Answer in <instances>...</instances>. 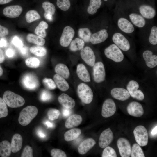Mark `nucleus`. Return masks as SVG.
<instances>
[{"instance_id": "1", "label": "nucleus", "mask_w": 157, "mask_h": 157, "mask_svg": "<svg viewBox=\"0 0 157 157\" xmlns=\"http://www.w3.org/2000/svg\"><path fill=\"white\" fill-rule=\"evenodd\" d=\"M114 25L120 31L129 37H134L135 27L122 10H116L113 13Z\"/></svg>"}, {"instance_id": "2", "label": "nucleus", "mask_w": 157, "mask_h": 157, "mask_svg": "<svg viewBox=\"0 0 157 157\" xmlns=\"http://www.w3.org/2000/svg\"><path fill=\"white\" fill-rule=\"evenodd\" d=\"M112 41L122 51L127 52L131 48V39L129 37L119 30L113 24L110 36Z\"/></svg>"}, {"instance_id": "3", "label": "nucleus", "mask_w": 157, "mask_h": 157, "mask_svg": "<svg viewBox=\"0 0 157 157\" xmlns=\"http://www.w3.org/2000/svg\"><path fill=\"white\" fill-rule=\"evenodd\" d=\"M122 10L133 24L140 31L145 28L152 21L148 20L134 9Z\"/></svg>"}, {"instance_id": "4", "label": "nucleus", "mask_w": 157, "mask_h": 157, "mask_svg": "<svg viewBox=\"0 0 157 157\" xmlns=\"http://www.w3.org/2000/svg\"><path fill=\"white\" fill-rule=\"evenodd\" d=\"M38 113V110L34 106H28L20 112L18 118L20 124L25 126L29 124L36 116Z\"/></svg>"}, {"instance_id": "5", "label": "nucleus", "mask_w": 157, "mask_h": 157, "mask_svg": "<svg viewBox=\"0 0 157 157\" xmlns=\"http://www.w3.org/2000/svg\"><path fill=\"white\" fill-rule=\"evenodd\" d=\"M3 99L9 107L12 108L22 106L25 103V100L22 97L9 90L4 92Z\"/></svg>"}, {"instance_id": "6", "label": "nucleus", "mask_w": 157, "mask_h": 157, "mask_svg": "<svg viewBox=\"0 0 157 157\" xmlns=\"http://www.w3.org/2000/svg\"><path fill=\"white\" fill-rule=\"evenodd\" d=\"M140 36L147 38L149 42L152 45L157 44V26L151 22L143 30L140 31Z\"/></svg>"}, {"instance_id": "7", "label": "nucleus", "mask_w": 157, "mask_h": 157, "mask_svg": "<svg viewBox=\"0 0 157 157\" xmlns=\"http://www.w3.org/2000/svg\"><path fill=\"white\" fill-rule=\"evenodd\" d=\"M104 53L107 58L115 62H122L124 57L122 51L114 43L110 44L105 49Z\"/></svg>"}, {"instance_id": "8", "label": "nucleus", "mask_w": 157, "mask_h": 157, "mask_svg": "<svg viewBox=\"0 0 157 157\" xmlns=\"http://www.w3.org/2000/svg\"><path fill=\"white\" fill-rule=\"evenodd\" d=\"M78 96L84 103L88 104L90 103L93 99V93L91 88L87 84L84 83L79 84L77 88Z\"/></svg>"}, {"instance_id": "9", "label": "nucleus", "mask_w": 157, "mask_h": 157, "mask_svg": "<svg viewBox=\"0 0 157 157\" xmlns=\"http://www.w3.org/2000/svg\"><path fill=\"white\" fill-rule=\"evenodd\" d=\"M113 24L105 28H102L92 34L90 41L93 44L101 43L110 36V30Z\"/></svg>"}, {"instance_id": "10", "label": "nucleus", "mask_w": 157, "mask_h": 157, "mask_svg": "<svg viewBox=\"0 0 157 157\" xmlns=\"http://www.w3.org/2000/svg\"><path fill=\"white\" fill-rule=\"evenodd\" d=\"M133 134L136 142L140 146H144L147 144L148 134L144 126L142 125L137 126L134 130Z\"/></svg>"}, {"instance_id": "11", "label": "nucleus", "mask_w": 157, "mask_h": 157, "mask_svg": "<svg viewBox=\"0 0 157 157\" xmlns=\"http://www.w3.org/2000/svg\"><path fill=\"white\" fill-rule=\"evenodd\" d=\"M21 83L24 88L30 90L35 89L39 85L37 77L34 74L31 73H27L23 76Z\"/></svg>"}, {"instance_id": "12", "label": "nucleus", "mask_w": 157, "mask_h": 157, "mask_svg": "<svg viewBox=\"0 0 157 157\" xmlns=\"http://www.w3.org/2000/svg\"><path fill=\"white\" fill-rule=\"evenodd\" d=\"M139 88L138 83L134 80L130 81L127 86V90L131 97L139 100H142L144 99V96L143 92L138 89Z\"/></svg>"}, {"instance_id": "13", "label": "nucleus", "mask_w": 157, "mask_h": 157, "mask_svg": "<svg viewBox=\"0 0 157 157\" xmlns=\"http://www.w3.org/2000/svg\"><path fill=\"white\" fill-rule=\"evenodd\" d=\"M116 111V106L114 101L111 99H108L104 102L102 108L101 115L105 118L113 115Z\"/></svg>"}, {"instance_id": "14", "label": "nucleus", "mask_w": 157, "mask_h": 157, "mask_svg": "<svg viewBox=\"0 0 157 157\" xmlns=\"http://www.w3.org/2000/svg\"><path fill=\"white\" fill-rule=\"evenodd\" d=\"M75 34L73 29L69 26L65 27L60 39V43L63 47L68 46L71 42Z\"/></svg>"}, {"instance_id": "15", "label": "nucleus", "mask_w": 157, "mask_h": 157, "mask_svg": "<svg viewBox=\"0 0 157 157\" xmlns=\"http://www.w3.org/2000/svg\"><path fill=\"white\" fill-rule=\"evenodd\" d=\"M93 75L94 81L99 83L105 79L106 73L103 63L98 62L95 63L93 68Z\"/></svg>"}, {"instance_id": "16", "label": "nucleus", "mask_w": 157, "mask_h": 157, "mask_svg": "<svg viewBox=\"0 0 157 157\" xmlns=\"http://www.w3.org/2000/svg\"><path fill=\"white\" fill-rule=\"evenodd\" d=\"M81 56L83 61L88 65L93 67L95 63V56L92 49L86 46L81 50Z\"/></svg>"}, {"instance_id": "17", "label": "nucleus", "mask_w": 157, "mask_h": 157, "mask_svg": "<svg viewBox=\"0 0 157 157\" xmlns=\"http://www.w3.org/2000/svg\"><path fill=\"white\" fill-rule=\"evenodd\" d=\"M119 153L122 157H129L131 152V147L129 141L126 139L121 138L117 142Z\"/></svg>"}, {"instance_id": "18", "label": "nucleus", "mask_w": 157, "mask_h": 157, "mask_svg": "<svg viewBox=\"0 0 157 157\" xmlns=\"http://www.w3.org/2000/svg\"><path fill=\"white\" fill-rule=\"evenodd\" d=\"M113 134L110 128L104 130L99 137V144L102 148H104L108 146L113 139Z\"/></svg>"}, {"instance_id": "19", "label": "nucleus", "mask_w": 157, "mask_h": 157, "mask_svg": "<svg viewBox=\"0 0 157 157\" xmlns=\"http://www.w3.org/2000/svg\"><path fill=\"white\" fill-rule=\"evenodd\" d=\"M127 111L130 115L136 117L141 116L144 113L142 105L136 101H132L129 103L127 107Z\"/></svg>"}, {"instance_id": "20", "label": "nucleus", "mask_w": 157, "mask_h": 157, "mask_svg": "<svg viewBox=\"0 0 157 157\" xmlns=\"http://www.w3.org/2000/svg\"><path fill=\"white\" fill-rule=\"evenodd\" d=\"M22 10V7L19 5H11L5 7L3 10V13L7 17L15 18L19 16Z\"/></svg>"}, {"instance_id": "21", "label": "nucleus", "mask_w": 157, "mask_h": 157, "mask_svg": "<svg viewBox=\"0 0 157 157\" xmlns=\"http://www.w3.org/2000/svg\"><path fill=\"white\" fill-rule=\"evenodd\" d=\"M142 57L146 65L149 67L153 68L157 65V56L153 54V52L149 50L144 51Z\"/></svg>"}, {"instance_id": "22", "label": "nucleus", "mask_w": 157, "mask_h": 157, "mask_svg": "<svg viewBox=\"0 0 157 157\" xmlns=\"http://www.w3.org/2000/svg\"><path fill=\"white\" fill-rule=\"evenodd\" d=\"M111 94L114 98L122 101L128 99L130 96L127 90L121 88H113L111 90Z\"/></svg>"}, {"instance_id": "23", "label": "nucleus", "mask_w": 157, "mask_h": 157, "mask_svg": "<svg viewBox=\"0 0 157 157\" xmlns=\"http://www.w3.org/2000/svg\"><path fill=\"white\" fill-rule=\"evenodd\" d=\"M58 100L63 107L71 109L75 105L74 99L65 93H62L59 96Z\"/></svg>"}, {"instance_id": "24", "label": "nucleus", "mask_w": 157, "mask_h": 157, "mask_svg": "<svg viewBox=\"0 0 157 157\" xmlns=\"http://www.w3.org/2000/svg\"><path fill=\"white\" fill-rule=\"evenodd\" d=\"M96 142L92 138H89L83 140L78 148L79 153L82 155L86 153L95 144Z\"/></svg>"}, {"instance_id": "25", "label": "nucleus", "mask_w": 157, "mask_h": 157, "mask_svg": "<svg viewBox=\"0 0 157 157\" xmlns=\"http://www.w3.org/2000/svg\"><path fill=\"white\" fill-rule=\"evenodd\" d=\"M76 73L79 78L85 82L90 81V77L89 73L85 66L82 64L78 65Z\"/></svg>"}, {"instance_id": "26", "label": "nucleus", "mask_w": 157, "mask_h": 157, "mask_svg": "<svg viewBox=\"0 0 157 157\" xmlns=\"http://www.w3.org/2000/svg\"><path fill=\"white\" fill-rule=\"evenodd\" d=\"M82 121V117L80 115L74 114L69 117L65 123V126L67 128H71L79 126Z\"/></svg>"}, {"instance_id": "27", "label": "nucleus", "mask_w": 157, "mask_h": 157, "mask_svg": "<svg viewBox=\"0 0 157 157\" xmlns=\"http://www.w3.org/2000/svg\"><path fill=\"white\" fill-rule=\"evenodd\" d=\"M22 144V138L20 135L16 134L13 136L11 144V151L15 153L21 149Z\"/></svg>"}, {"instance_id": "28", "label": "nucleus", "mask_w": 157, "mask_h": 157, "mask_svg": "<svg viewBox=\"0 0 157 157\" xmlns=\"http://www.w3.org/2000/svg\"><path fill=\"white\" fill-rule=\"evenodd\" d=\"M53 79L56 85L61 90L65 91L67 90L69 86L68 83L64 78L57 74L53 76Z\"/></svg>"}, {"instance_id": "29", "label": "nucleus", "mask_w": 157, "mask_h": 157, "mask_svg": "<svg viewBox=\"0 0 157 157\" xmlns=\"http://www.w3.org/2000/svg\"><path fill=\"white\" fill-rule=\"evenodd\" d=\"M11 145L8 141L4 140L0 142V156L8 157L11 154Z\"/></svg>"}, {"instance_id": "30", "label": "nucleus", "mask_w": 157, "mask_h": 157, "mask_svg": "<svg viewBox=\"0 0 157 157\" xmlns=\"http://www.w3.org/2000/svg\"><path fill=\"white\" fill-rule=\"evenodd\" d=\"M81 133V130L79 129L73 128L67 131L64 134L65 140L70 141L75 140Z\"/></svg>"}, {"instance_id": "31", "label": "nucleus", "mask_w": 157, "mask_h": 157, "mask_svg": "<svg viewBox=\"0 0 157 157\" xmlns=\"http://www.w3.org/2000/svg\"><path fill=\"white\" fill-rule=\"evenodd\" d=\"M55 72L64 78H67L70 75V72L68 67L62 63L58 64L55 68Z\"/></svg>"}, {"instance_id": "32", "label": "nucleus", "mask_w": 157, "mask_h": 157, "mask_svg": "<svg viewBox=\"0 0 157 157\" xmlns=\"http://www.w3.org/2000/svg\"><path fill=\"white\" fill-rule=\"evenodd\" d=\"M27 41L38 46H43L45 42V40L42 37L33 34H29L26 36Z\"/></svg>"}, {"instance_id": "33", "label": "nucleus", "mask_w": 157, "mask_h": 157, "mask_svg": "<svg viewBox=\"0 0 157 157\" xmlns=\"http://www.w3.org/2000/svg\"><path fill=\"white\" fill-rule=\"evenodd\" d=\"M102 4L101 0H90V3L87 9L88 13L94 15L97 12Z\"/></svg>"}, {"instance_id": "34", "label": "nucleus", "mask_w": 157, "mask_h": 157, "mask_svg": "<svg viewBox=\"0 0 157 157\" xmlns=\"http://www.w3.org/2000/svg\"><path fill=\"white\" fill-rule=\"evenodd\" d=\"M48 28V24L44 21H42L36 27L35 33L38 35L45 38L47 35L45 30Z\"/></svg>"}, {"instance_id": "35", "label": "nucleus", "mask_w": 157, "mask_h": 157, "mask_svg": "<svg viewBox=\"0 0 157 157\" xmlns=\"http://www.w3.org/2000/svg\"><path fill=\"white\" fill-rule=\"evenodd\" d=\"M84 42L82 40L76 38L71 42L70 49L73 51L81 50L84 48Z\"/></svg>"}, {"instance_id": "36", "label": "nucleus", "mask_w": 157, "mask_h": 157, "mask_svg": "<svg viewBox=\"0 0 157 157\" xmlns=\"http://www.w3.org/2000/svg\"><path fill=\"white\" fill-rule=\"evenodd\" d=\"M92 34L90 30L88 28H81L78 30V35L79 37L86 42H90Z\"/></svg>"}, {"instance_id": "37", "label": "nucleus", "mask_w": 157, "mask_h": 157, "mask_svg": "<svg viewBox=\"0 0 157 157\" xmlns=\"http://www.w3.org/2000/svg\"><path fill=\"white\" fill-rule=\"evenodd\" d=\"M40 16L38 12L34 10H31L28 11L25 15L26 21L28 23L40 19Z\"/></svg>"}, {"instance_id": "38", "label": "nucleus", "mask_w": 157, "mask_h": 157, "mask_svg": "<svg viewBox=\"0 0 157 157\" xmlns=\"http://www.w3.org/2000/svg\"><path fill=\"white\" fill-rule=\"evenodd\" d=\"M29 50L31 53L38 56H45L47 53L46 49L44 47L40 46L31 47Z\"/></svg>"}, {"instance_id": "39", "label": "nucleus", "mask_w": 157, "mask_h": 157, "mask_svg": "<svg viewBox=\"0 0 157 157\" xmlns=\"http://www.w3.org/2000/svg\"><path fill=\"white\" fill-rule=\"evenodd\" d=\"M131 157H144V152L140 146L137 144H134L131 149Z\"/></svg>"}, {"instance_id": "40", "label": "nucleus", "mask_w": 157, "mask_h": 157, "mask_svg": "<svg viewBox=\"0 0 157 157\" xmlns=\"http://www.w3.org/2000/svg\"><path fill=\"white\" fill-rule=\"evenodd\" d=\"M42 6L44 10V13L49 14L52 15L54 14L56 8L53 3L45 1L42 3Z\"/></svg>"}, {"instance_id": "41", "label": "nucleus", "mask_w": 157, "mask_h": 157, "mask_svg": "<svg viewBox=\"0 0 157 157\" xmlns=\"http://www.w3.org/2000/svg\"><path fill=\"white\" fill-rule=\"evenodd\" d=\"M26 65L31 68H37L40 65L39 60L34 57H30L27 58L25 61Z\"/></svg>"}, {"instance_id": "42", "label": "nucleus", "mask_w": 157, "mask_h": 157, "mask_svg": "<svg viewBox=\"0 0 157 157\" xmlns=\"http://www.w3.org/2000/svg\"><path fill=\"white\" fill-rule=\"evenodd\" d=\"M102 157H117V155L115 150L110 146L105 147L102 155Z\"/></svg>"}, {"instance_id": "43", "label": "nucleus", "mask_w": 157, "mask_h": 157, "mask_svg": "<svg viewBox=\"0 0 157 157\" xmlns=\"http://www.w3.org/2000/svg\"><path fill=\"white\" fill-rule=\"evenodd\" d=\"M8 111L6 104L3 99L0 97V118L6 117Z\"/></svg>"}, {"instance_id": "44", "label": "nucleus", "mask_w": 157, "mask_h": 157, "mask_svg": "<svg viewBox=\"0 0 157 157\" xmlns=\"http://www.w3.org/2000/svg\"><path fill=\"white\" fill-rule=\"evenodd\" d=\"M56 4L58 7L63 11L67 10L70 6L69 0H57Z\"/></svg>"}, {"instance_id": "45", "label": "nucleus", "mask_w": 157, "mask_h": 157, "mask_svg": "<svg viewBox=\"0 0 157 157\" xmlns=\"http://www.w3.org/2000/svg\"><path fill=\"white\" fill-rule=\"evenodd\" d=\"M60 115V111L56 109H51L47 113V115L48 119L51 121L57 119Z\"/></svg>"}, {"instance_id": "46", "label": "nucleus", "mask_w": 157, "mask_h": 157, "mask_svg": "<svg viewBox=\"0 0 157 157\" xmlns=\"http://www.w3.org/2000/svg\"><path fill=\"white\" fill-rule=\"evenodd\" d=\"M42 82L45 86L49 89L53 90L56 88L55 82L50 78H45L43 80Z\"/></svg>"}, {"instance_id": "47", "label": "nucleus", "mask_w": 157, "mask_h": 157, "mask_svg": "<svg viewBox=\"0 0 157 157\" xmlns=\"http://www.w3.org/2000/svg\"><path fill=\"white\" fill-rule=\"evenodd\" d=\"M51 154L53 157H66L67 155L65 153L58 149H53L51 151Z\"/></svg>"}, {"instance_id": "48", "label": "nucleus", "mask_w": 157, "mask_h": 157, "mask_svg": "<svg viewBox=\"0 0 157 157\" xmlns=\"http://www.w3.org/2000/svg\"><path fill=\"white\" fill-rule=\"evenodd\" d=\"M52 98L51 93L48 91L44 90L40 95V99L43 101H47L50 100Z\"/></svg>"}, {"instance_id": "49", "label": "nucleus", "mask_w": 157, "mask_h": 157, "mask_svg": "<svg viewBox=\"0 0 157 157\" xmlns=\"http://www.w3.org/2000/svg\"><path fill=\"white\" fill-rule=\"evenodd\" d=\"M21 157H33V149L29 146H26L24 149L21 154Z\"/></svg>"}, {"instance_id": "50", "label": "nucleus", "mask_w": 157, "mask_h": 157, "mask_svg": "<svg viewBox=\"0 0 157 157\" xmlns=\"http://www.w3.org/2000/svg\"><path fill=\"white\" fill-rule=\"evenodd\" d=\"M12 43L16 47L19 48L23 46L22 41L16 36L13 37L12 40Z\"/></svg>"}, {"instance_id": "51", "label": "nucleus", "mask_w": 157, "mask_h": 157, "mask_svg": "<svg viewBox=\"0 0 157 157\" xmlns=\"http://www.w3.org/2000/svg\"><path fill=\"white\" fill-rule=\"evenodd\" d=\"M6 54L8 58H13L15 55V50L13 48H8L6 51Z\"/></svg>"}, {"instance_id": "52", "label": "nucleus", "mask_w": 157, "mask_h": 157, "mask_svg": "<svg viewBox=\"0 0 157 157\" xmlns=\"http://www.w3.org/2000/svg\"><path fill=\"white\" fill-rule=\"evenodd\" d=\"M9 33L8 29L6 27L0 24V37H3L7 35Z\"/></svg>"}, {"instance_id": "53", "label": "nucleus", "mask_w": 157, "mask_h": 157, "mask_svg": "<svg viewBox=\"0 0 157 157\" xmlns=\"http://www.w3.org/2000/svg\"><path fill=\"white\" fill-rule=\"evenodd\" d=\"M21 54L23 56H26L28 53V49L25 46H23L19 48Z\"/></svg>"}, {"instance_id": "54", "label": "nucleus", "mask_w": 157, "mask_h": 157, "mask_svg": "<svg viewBox=\"0 0 157 157\" xmlns=\"http://www.w3.org/2000/svg\"><path fill=\"white\" fill-rule=\"evenodd\" d=\"M70 109L64 108L62 110V115L63 117H66L69 116L71 113Z\"/></svg>"}, {"instance_id": "55", "label": "nucleus", "mask_w": 157, "mask_h": 157, "mask_svg": "<svg viewBox=\"0 0 157 157\" xmlns=\"http://www.w3.org/2000/svg\"><path fill=\"white\" fill-rule=\"evenodd\" d=\"M37 134L40 138H44L46 137V135L44 131L41 129H38L37 131Z\"/></svg>"}, {"instance_id": "56", "label": "nucleus", "mask_w": 157, "mask_h": 157, "mask_svg": "<svg viewBox=\"0 0 157 157\" xmlns=\"http://www.w3.org/2000/svg\"><path fill=\"white\" fill-rule=\"evenodd\" d=\"M7 44V42L6 40L2 38L0 40V47H5Z\"/></svg>"}, {"instance_id": "57", "label": "nucleus", "mask_w": 157, "mask_h": 157, "mask_svg": "<svg viewBox=\"0 0 157 157\" xmlns=\"http://www.w3.org/2000/svg\"><path fill=\"white\" fill-rule=\"evenodd\" d=\"M44 124L48 128H52L54 126L53 123L49 121H45Z\"/></svg>"}, {"instance_id": "58", "label": "nucleus", "mask_w": 157, "mask_h": 157, "mask_svg": "<svg viewBox=\"0 0 157 157\" xmlns=\"http://www.w3.org/2000/svg\"><path fill=\"white\" fill-rule=\"evenodd\" d=\"M157 126H155L153 128L151 132V135L153 136H157Z\"/></svg>"}, {"instance_id": "59", "label": "nucleus", "mask_w": 157, "mask_h": 157, "mask_svg": "<svg viewBox=\"0 0 157 157\" xmlns=\"http://www.w3.org/2000/svg\"><path fill=\"white\" fill-rule=\"evenodd\" d=\"M52 15L49 14H44V16L45 19L49 21H51L53 20V17Z\"/></svg>"}, {"instance_id": "60", "label": "nucleus", "mask_w": 157, "mask_h": 157, "mask_svg": "<svg viewBox=\"0 0 157 157\" xmlns=\"http://www.w3.org/2000/svg\"><path fill=\"white\" fill-rule=\"evenodd\" d=\"M5 60V56L2 50L0 48V63H3Z\"/></svg>"}, {"instance_id": "61", "label": "nucleus", "mask_w": 157, "mask_h": 157, "mask_svg": "<svg viewBox=\"0 0 157 157\" xmlns=\"http://www.w3.org/2000/svg\"><path fill=\"white\" fill-rule=\"evenodd\" d=\"M13 0H0V5L8 3Z\"/></svg>"}, {"instance_id": "62", "label": "nucleus", "mask_w": 157, "mask_h": 157, "mask_svg": "<svg viewBox=\"0 0 157 157\" xmlns=\"http://www.w3.org/2000/svg\"><path fill=\"white\" fill-rule=\"evenodd\" d=\"M76 140L75 141V144H77L78 143H79L80 141L82 139V137H80L79 138H78V137L77 138Z\"/></svg>"}, {"instance_id": "63", "label": "nucleus", "mask_w": 157, "mask_h": 157, "mask_svg": "<svg viewBox=\"0 0 157 157\" xmlns=\"http://www.w3.org/2000/svg\"><path fill=\"white\" fill-rule=\"evenodd\" d=\"M3 70L2 67L0 65V76H1L2 75L3 73Z\"/></svg>"}, {"instance_id": "64", "label": "nucleus", "mask_w": 157, "mask_h": 157, "mask_svg": "<svg viewBox=\"0 0 157 157\" xmlns=\"http://www.w3.org/2000/svg\"><path fill=\"white\" fill-rule=\"evenodd\" d=\"M105 1H107L108 0H104Z\"/></svg>"}]
</instances>
